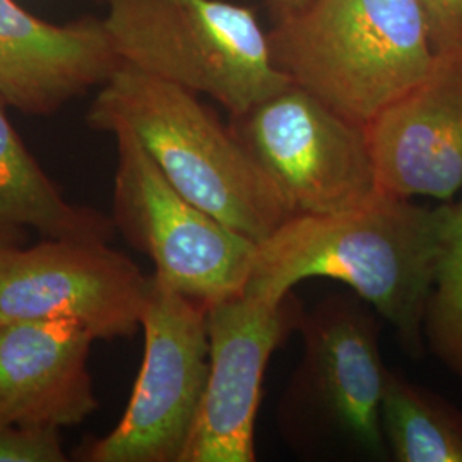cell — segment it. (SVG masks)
<instances>
[{"label": "cell", "instance_id": "cell-1", "mask_svg": "<svg viewBox=\"0 0 462 462\" xmlns=\"http://www.w3.org/2000/svg\"><path fill=\"white\" fill-rule=\"evenodd\" d=\"M448 219L450 204L427 208L383 190L341 213L291 216L257 245L244 291L284 298L300 281H341L418 356Z\"/></svg>", "mask_w": 462, "mask_h": 462}, {"label": "cell", "instance_id": "cell-2", "mask_svg": "<svg viewBox=\"0 0 462 462\" xmlns=\"http://www.w3.org/2000/svg\"><path fill=\"white\" fill-rule=\"evenodd\" d=\"M86 122L101 133L131 129L182 196L257 245L293 216L230 125L179 84L122 64Z\"/></svg>", "mask_w": 462, "mask_h": 462}, {"label": "cell", "instance_id": "cell-3", "mask_svg": "<svg viewBox=\"0 0 462 462\" xmlns=\"http://www.w3.org/2000/svg\"><path fill=\"white\" fill-rule=\"evenodd\" d=\"M267 38L291 83L360 125L418 83L437 55L418 0H310Z\"/></svg>", "mask_w": 462, "mask_h": 462}, {"label": "cell", "instance_id": "cell-4", "mask_svg": "<svg viewBox=\"0 0 462 462\" xmlns=\"http://www.w3.org/2000/svg\"><path fill=\"white\" fill-rule=\"evenodd\" d=\"M377 315L351 290L303 310V353L276 408L281 439L300 459H391L380 418L389 368Z\"/></svg>", "mask_w": 462, "mask_h": 462}, {"label": "cell", "instance_id": "cell-5", "mask_svg": "<svg viewBox=\"0 0 462 462\" xmlns=\"http://www.w3.org/2000/svg\"><path fill=\"white\" fill-rule=\"evenodd\" d=\"M103 17L125 66L208 95L240 116L291 83L254 11L225 0H106Z\"/></svg>", "mask_w": 462, "mask_h": 462}, {"label": "cell", "instance_id": "cell-6", "mask_svg": "<svg viewBox=\"0 0 462 462\" xmlns=\"http://www.w3.org/2000/svg\"><path fill=\"white\" fill-rule=\"evenodd\" d=\"M112 221L154 264V276L204 305L245 290L257 244L182 196L137 135L116 125Z\"/></svg>", "mask_w": 462, "mask_h": 462}, {"label": "cell", "instance_id": "cell-7", "mask_svg": "<svg viewBox=\"0 0 462 462\" xmlns=\"http://www.w3.org/2000/svg\"><path fill=\"white\" fill-rule=\"evenodd\" d=\"M144 356L116 429L74 450L86 462H182L209 379L208 305L149 280Z\"/></svg>", "mask_w": 462, "mask_h": 462}, {"label": "cell", "instance_id": "cell-8", "mask_svg": "<svg viewBox=\"0 0 462 462\" xmlns=\"http://www.w3.org/2000/svg\"><path fill=\"white\" fill-rule=\"evenodd\" d=\"M228 125L293 216L347 211L380 190L365 125L297 84Z\"/></svg>", "mask_w": 462, "mask_h": 462}, {"label": "cell", "instance_id": "cell-9", "mask_svg": "<svg viewBox=\"0 0 462 462\" xmlns=\"http://www.w3.org/2000/svg\"><path fill=\"white\" fill-rule=\"evenodd\" d=\"M149 280L110 242L43 238L0 254V328L23 320H72L95 339L141 329Z\"/></svg>", "mask_w": 462, "mask_h": 462}, {"label": "cell", "instance_id": "cell-10", "mask_svg": "<svg viewBox=\"0 0 462 462\" xmlns=\"http://www.w3.org/2000/svg\"><path fill=\"white\" fill-rule=\"evenodd\" d=\"M303 315L284 298L238 293L208 305L209 379L182 462L255 461V418L273 353Z\"/></svg>", "mask_w": 462, "mask_h": 462}, {"label": "cell", "instance_id": "cell-11", "mask_svg": "<svg viewBox=\"0 0 462 462\" xmlns=\"http://www.w3.org/2000/svg\"><path fill=\"white\" fill-rule=\"evenodd\" d=\"M380 190L450 200L462 190V49L440 51L429 72L366 125Z\"/></svg>", "mask_w": 462, "mask_h": 462}, {"label": "cell", "instance_id": "cell-12", "mask_svg": "<svg viewBox=\"0 0 462 462\" xmlns=\"http://www.w3.org/2000/svg\"><path fill=\"white\" fill-rule=\"evenodd\" d=\"M122 60L103 19L50 24L0 0V98L26 116H53L106 83Z\"/></svg>", "mask_w": 462, "mask_h": 462}, {"label": "cell", "instance_id": "cell-13", "mask_svg": "<svg viewBox=\"0 0 462 462\" xmlns=\"http://www.w3.org/2000/svg\"><path fill=\"white\" fill-rule=\"evenodd\" d=\"M95 336L72 320L0 328V423L74 429L98 411L88 358Z\"/></svg>", "mask_w": 462, "mask_h": 462}, {"label": "cell", "instance_id": "cell-14", "mask_svg": "<svg viewBox=\"0 0 462 462\" xmlns=\"http://www.w3.org/2000/svg\"><path fill=\"white\" fill-rule=\"evenodd\" d=\"M0 98V216L43 238L112 242V216L69 202L23 143Z\"/></svg>", "mask_w": 462, "mask_h": 462}, {"label": "cell", "instance_id": "cell-15", "mask_svg": "<svg viewBox=\"0 0 462 462\" xmlns=\"http://www.w3.org/2000/svg\"><path fill=\"white\" fill-rule=\"evenodd\" d=\"M382 431L396 462H462V410L446 397L389 370Z\"/></svg>", "mask_w": 462, "mask_h": 462}, {"label": "cell", "instance_id": "cell-16", "mask_svg": "<svg viewBox=\"0 0 462 462\" xmlns=\"http://www.w3.org/2000/svg\"><path fill=\"white\" fill-rule=\"evenodd\" d=\"M425 345L462 377V199L450 204L442 263L425 319Z\"/></svg>", "mask_w": 462, "mask_h": 462}, {"label": "cell", "instance_id": "cell-17", "mask_svg": "<svg viewBox=\"0 0 462 462\" xmlns=\"http://www.w3.org/2000/svg\"><path fill=\"white\" fill-rule=\"evenodd\" d=\"M60 430L0 423V462H66Z\"/></svg>", "mask_w": 462, "mask_h": 462}, {"label": "cell", "instance_id": "cell-18", "mask_svg": "<svg viewBox=\"0 0 462 462\" xmlns=\"http://www.w3.org/2000/svg\"><path fill=\"white\" fill-rule=\"evenodd\" d=\"M437 53L462 49V0H418Z\"/></svg>", "mask_w": 462, "mask_h": 462}, {"label": "cell", "instance_id": "cell-19", "mask_svg": "<svg viewBox=\"0 0 462 462\" xmlns=\"http://www.w3.org/2000/svg\"><path fill=\"white\" fill-rule=\"evenodd\" d=\"M28 242V231L26 226L17 225L14 221L7 219L5 216H0V254L7 248L24 245Z\"/></svg>", "mask_w": 462, "mask_h": 462}, {"label": "cell", "instance_id": "cell-20", "mask_svg": "<svg viewBox=\"0 0 462 462\" xmlns=\"http://www.w3.org/2000/svg\"><path fill=\"white\" fill-rule=\"evenodd\" d=\"M271 9L276 13L278 19L280 17L290 16L295 14L300 9H303L310 0H265Z\"/></svg>", "mask_w": 462, "mask_h": 462}]
</instances>
